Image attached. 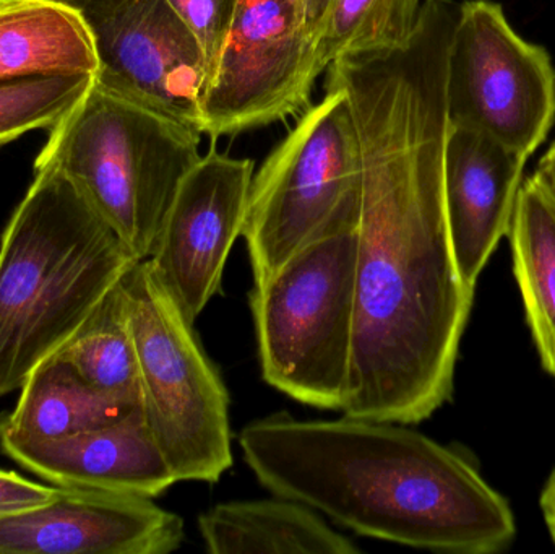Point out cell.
<instances>
[{
    "label": "cell",
    "instance_id": "6da1fadb",
    "mask_svg": "<svg viewBox=\"0 0 555 554\" xmlns=\"http://www.w3.org/2000/svg\"><path fill=\"white\" fill-rule=\"evenodd\" d=\"M455 0H424L408 44L343 57L326 85L351 104L361 150L356 327L343 415L417 425L453 394L475 288L443 201L447 65Z\"/></svg>",
    "mask_w": 555,
    "mask_h": 554
},
{
    "label": "cell",
    "instance_id": "7a4b0ae2",
    "mask_svg": "<svg viewBox=\"0 0 555 554\" xmlns=\"http://www.w3.org/2000/svg\"><path fill=\"white\" fill-rule=\"evenodd\" d=\"M270 493L362 537L433 552L492 554L517 537L514 511L460 452L372 420L273 413L240 435Z\"/></svg>",
    "mask_w": 555,
    "mask_h": 554
},
{
    "label": "cell",
    "instance_id": "3957f363",
    "mask_svg": "<svg viewBox=\"0 0 555 554\" xmlns=\"http://www.w3.org/2000/svg\"><path fill=\"white\" fill-rule=\"evenodd\" d=\"M137 262L64 172L35 165L0 244V397L22 389Z\"/></svg>",
    "mask_w": 555,
    "mask_h": 554
},
{
    "label": "cell",
    "instance_id": "277c9868",
    "mask_svg": "<svg viewBox=\"0 0 555 554\" xmlns=\"http://www.w3.org/2000/svg\"><path fill=\"white\" fill-rule=\"evenodd\" d=\"M204 133L96 80L49 129L35 165L64 172L139 260L150 259Z\"/></svg>",
    "mask_w": 555,
    "mask_h": 554
},
{
    "label": "cell",
    "instance_id": "5b68a950",
    "mask_svg": "<svg viewBox=\"0 0 555 554\" xmlns=\"http://www.w3.org/2000/svg\"><path fill=\"white\" fill-rule=\"evenodd\" d=\"M358 214L326 228L250 293L263 379L315 409L341 412L348 397Z\"/></svg>",
    "mask_w": 555,
    "mask_h": 554
},
{
    "label": "cell",
    "instance_id": "8992f818",
    "mask_svg": "<svg viewBox=\"0 0 555 554\" xmlns=\"http://www.w3.org/2000/svg\"><path fill=\"white\" fill-rule=\"evenodd\" d=\"M124 286L146 426L178 481L217 484L233 465L227 386L150 259Z\"/></svg>",
    "mask_w": 555,
    "mask_h": 554
},
{
    "label": "cell",
    "instance_id": "52a82bcc",
    "mask_svg": "<svg viewBox=\"0 0 555 554\" xmlns=\"http://www.w3.org/2000/svg\"><path fill=\"white\" fill-rule=\"evenodd\" d=\"M361 150L345 91L326 85L254 175L243 237L254 282L267 279L326 228L356 214Z\"/></svg>",
    "mask_w": 555,
    "mask_h": 554
},
{
    "label": "cell",
    "instance_id": "ba28073f",
    "mask_svg": "<svg viewBox=\"0 0 555 554\" xmlns=\"http://www.w3.org/2000/svg\"><path fill=\"white\" fill-rule=\"evenodd\" d=\"M450 127L491 137L521 158L555 124V67L543 46L515 31L494 0H466L447 65Z\"/></svg>",
    "mask_w": 555,
    "mask_h": 554
},
{
    "label": "cell",
    "instance_id": "9c48e42d",
    "mask_svg": "<svg viewBox=\"0 0 555 554\" xmlns=\"http://www.w3.org/2000/svg\"><path fill=\"white\" fill-rule=\"evenodd\" d=\"M322 72L306 0H240L202 94V133L236 136L306 109Z\"/></svg>",
    "mask_w": 555,
    "mask_h": 554
},
{
    "label": "cell",
    "instance_id": "30bf717a",
    "mask_svg": "<svg viewBox=\"0 0 555 554\" xmlns=\"http://www.w3.org/2000/svg\"><path fill=\"white\" fill-rule=\"evenodd\" d=\"M65 2L80 12L90 29L98 83L201 130L207 61L191 29L166 0Z\"/></svg>",
    "mask_w": 555,
    "mask_h": 554
},
{
    "label": "cell",
    "instance_id": "8fae6325",
    "mask_svg": "<svg viewBox=\"0 0 555 554\" xmlns=\"http://www.w3.org/2000/svg\"><path fill=\"white\" fill-rule=\"evenodd\" d=\"M253 178L254 162L210 150L182 179L166 215L150 262L191 324L220 293Z\"/></svg>",
    "mask_w": 555,
    "mask_h": 554
},
{
    "label": "cell",
    "instance_id": "7c38bea8",
    "mask_svg": "<svg viewBox=\"0 0 555 554\" xmlns=\"http://www.w3.org/2000/svg\"><path fill=\"white\" fill-rule=\"evenodd\" d=\"M184 539L181 516L152 498L83 488L0 519V554H169Z\"/></svg>",
    "mask_w": 555,
    "mask_h": 554
},
{
    "label": "cell",
    "instance_id": "4fadbf2b",
    "mask_svg": "<svg viewBox=\"0 0 555 554\" xmlns=\"http://www.w3.org/2000/svg\"><path fill=\"white\" fill-rule=\"evenodd\" d=\"M527 159L485 133L450 127L443 155V201L460 275L476 288L507 236Z\"/></svg>",
    "mask_w": 555,
    "mask_h": 554
},
{
    "label": "cell",
    "instance_id": "5bb4252c",
    "mask_svg": "<svg viewBox=\"0 0 555 554\" xmlns=\"http://www.w3.org/2000/svg\"><path fill=\"white\" fill-rule=\"evenodd\" d=\"M10 459L55 487L156 498L178 484L143 412L119 425L64 439L33 441L0 433Z\"/></svg>",
    "mask_w": 555,
    "mask_h": 554
},
{
    "label": "cell",
    "instance_id": "9a60e30c",
    "mask_svg": "<svg viewBox=\"0 0 555 554\" xmlns=\"http://www.w3.org/2000/svg\"><path fill=\"white\" fill-rule=\"evenodd\" d=\"M18 403L0 420V433L33 441L64 439L119 425L142 403L101 392L61 355L42 361L22 386Z\"/></svg>",
    "mask_w": 555,
    "mask_h": 554
},
{
    "label": "cell",
    "instance_id": "2e32d148",
    "mask_svg": "<svg viewBox=\"0 0 555 554\" xmlns=\"http://www.w3.org/2000/svg\"><path fill=\"white\" fill-rule=\"evenodd\" d=\"M211 554H356L358 545L296 501H233L198 517Z\"/></svg>",
    "mask_w": 555,
    "mask_h": 554
},
{
    "label": "cell",
    "instance_id": "e0dca14e",
    "mask_svg": "<svg viewBox=\"0 0 555 554\" xmlns=\"http://www.w3.org/2000/svg\"><path fill=\"white\" fill-rule=\"evenodd\" d=\"M98 74L93 38L65 0L0 9V81Z\"/></svg>",
    "mask_w": 555,
    "mask_h": 554
},
{
    "label": "cell",
    "instance_id": "ac0fdd59",
    "mask_svg": "<svg viewBox=\"0 0 555 554\" xmlns=\"http://www.w3.org/2000/svg\"><path fill=\"white\" fill-rule=\"evenodd\" d=\"M507 236L528 327L555 379V197L534 176L521 182Z\"/></svg>",
    "mask_w": 555,
    "mask_h": 554
},
{
    "label": "cell",
    "instance_id": "d6986e66",
    "mask_svg": "<svg viewBox=\"0 0 555 554\" xmlns=\"http://www.w3.org/2000/svg\"><path fill=\"white\" fill-rule=\"evenodd\" d=\"M101 392L142 403L139 361L124 279L55 351Z\"/></svg>",
    "mask_w": 555,
    "mask_h": 554
},
{
    "label": "cell",
    "instance_id": "ffe728a7",
    "mask_svg": "<svg viewBox=\"0 0 555 554\" xmlns=\"http://www.w3.org/2000/svg\"><path fill=\"white\" fill-rule=\"evenodd\" d=\"M423 0H332L317 33L320 64L393 51L408 44Z\"/></svg>",
    "mask_w": 555,
    "mask_h": 554
},
{
    "label": "cell",
    "instance_id": "44dd1931",
    "mask_svg": "<svg viewBox=\"0 0 555 554\" xmlns=\"http://www.w3.org/2000/svg\"><path fill=\"white\" fill-rule=\"evenodd\" d=\"M94 75L0 81V146L35 129H51L90 90Z\"/></svg>",
    "mask_w": 555,
    "mask_h": 554
},
{
    "label": "cell",
    "instance_id": "7402d4cb",
    "mask_svg": "<svg viewBox=\"0 0 555 554\" xmlns=\"http://www.w3.org/2000/svg\"><path fill=\"white\" fill-rule=\"evenodd\" d=\"M191 29L204 51L210 75L211 65L227 38L240 0H166Z\"/></svg>",
    "mask_w": 555,
    "mask_h": 554
},
{
    "label": "cell",
    "instance_id": "603a6c76",
    "mask_svg": "<svg viewBox=\"0 0 555 554\" xmlns=\"http://www.w3.org/2000/svg\"><path fill=\"white\" fill-rule=\"evenodd\" d=\"M55 493L57 487H42L20 477L15 472L0 471V519L42 506Z\"/></svg>",
    "mask_w": 555,
    "mask_h": 554
},
{
    "label": "cell",
    "instance_id": "cb8c5ba5",
    "mask_svg": "<svg viewBox=\"0 0 555 554\" xmlns=\"http://www.w3.org/2000/svg\"><path fill=\"white\" fill-rule=\"evenodd\" d=\"M541 513H543L544 523H546L547 532L555 546V467L541 491L540 498Z\"/></svg>",
    "mask_w": 555,
    "mask_h": 554
},
{
    "label": "cell",
    "instance_id": "d4e9b609",
    "mask_svg": "<svg viewBox=\"0 0 555 554\" xmlns=\"http://www.w3.org/2000/svg\"><path fill=\"white\" fill-rule=\"evenodd\" d=\"M533 176L555 197V140L553 145L544 153L540 163H538L537 171H534Z\"/></svg>",
    "mask_w": 555,
    "mask_h": 554
},
{
    "label": "cell",
    "instance_id": "484cf974",
    "mask_svg": "<svg viewBox=\"0 0 555 554\" xmlns=\"http://www.w3.org/2000/svg\"><path fill=\"white\" fill-rule=\"evenodd\" d=\"M332 0H306L307 15H309L310 28L312 31L319 33L320 25L325 18L326 10H328Z\"/></svg>",
    "mask_w": 555,
    "mask_h": 554
},
{
    "label": "cell",
    "instance_id": "4316f807",
    "mask_svg": "<svg viewBox=\"0 0 555 554\" xmlns=\"http://www.w3.org/2000/svg\"><path fill=\"white\" fill-rule=\"evenodd\" d=\"M29 2H48V0H0V9H2V7L18 5V3Z\"/></svg>",
    "mask_w": 555,
    "mask_h": 554
}]
</instances>
